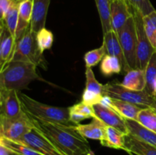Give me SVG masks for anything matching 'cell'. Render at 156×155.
<instances>
[{"instance_id":"obj_1","label":"cell","mask_w":156,"mask_h":155,"mask_svg":"<svg viewBox=\"0 0 156 155\" xmlns=\"http://www.w3.org/2000/svg\"><path fill=\"white\" fill-rule=\"evenodd\" d=\"M32 119L35 127L63 154L79 155L91 150L86 138L79 133L76 127L54 124L34 119Z\"/></svg>"},{"instance_id":"obj_2","label":"cell","mask_w":156,"mask_h":155,"mask_svg":"<svg viewBox=\"0 0 156 155\" xmlns=\"http://www.w3.org/2000/svg\"><path fill=\"white\" fill-rule=\"evenodd\" d=\"M18 95L23 109L32 119L66 126L76 127L77 126L70 120L69 108L44 104L21 92H18Z\"/></svg>"},{"instance_id":"obj_3","label":"cell","mask_w":156,"mask_h":155,"mask_svg":"<svg viewBox=\"0 0 156 155\" xmlns=\"http://www.w3.org/2000/svg\"><path fill=\"white\" fill-rule=\"evenodd\" d=\"M37 67L30 62L11 61L0 71V89L20 91L26 88L31 81L41 79Z\"/></svg>"},{"instance_id":"obj_4","label":"cell","mask_w":156,"mask_h":155,"mask_svg":"<svg viewBox=\"0 0 156 155\" xmlns=\"http://www.w3.org/2000/svg\"><path fill=\"white\" fill-rule=\"evenodd\" d=\"M43 53L37 41V33L29 27L17 40L11 61L30 62L46 68L47 63Z\"/></svg>"},{"instance_id":"obj_5","label":"cell","mask_w":156,"mask_h":155,"mask_svg":"<svg viewBox=\"0 0 156 155\" xmlns=\"http://www.w3.org/2000/svg\"><path fill=\"white\" fill-rule=\"evenodd\" d=\"M103 96L129 102L142 107H151L154 101L153 96L146 91H133L125 88L117 81L108 82L104 85Z\"/></svg>"},{"instance_id":"obj_6","label":"cell","mask_w":156,"mask_h":155,"mask_svg":"<svg viewBox=\"0 0 156 155\" xmlns=\"http://www.w3.org/2000/svg\"><path fill=\"white\" fill-rule=\"evenodd\" d=\"M117 36L128 66L130 70L135 69L137 63V38L133 15L128 19L124 26L120 29Z\"/></svg>"},{"instance_id":"obj_7","label":"cell","mask_w":156,"mask_h":155,"mask_svg":"<svg viewBox=\"0 0 156 155\" xmlns=\"http://www.w3.org/2000/svg\"><path fill=\"white\" fill-rule=\"evenodd\" d=\"M34 127L35 126L33 119L24 110L16 118H0V137L18 142Z\"/></svg>"},{"instance_id":"obj_8","label":"cell","mask_w":156,"mask_h":155,"mask_svg":"<svg viewBox=\"0 0 156 155\" xmlns=\"http://www.w3.org/2000/svg\"><path fill=\"white\" fill-rule=\"evenodd\" d=\"M136 24L137 38V63L136 68L146 70L151 57L156 50L148 39L144 30L143 16L136 10L132 9Z\"/></svg>"},{"instance_id":"obj_9","label":"cell","mask_w":156,"mask_h":155,"mask_svg":"<svg viewBox=\"0 0 156 155\" xmlns=\"http://www.w3.org/2000/svg\"><path fill=\"white\" fill-rule=\"evenodd\" d=\"M43 155H65L36 127L30 129L18 141Z\"/></svg>"},{"instance_id":"obj_10","label":"cell","mask_w":156,"mask_h":155,"mask_svg":"<svg viewBox=\"0 0 156 155\" xmlns=\"http://www.w3.org/2000/svg\"><path fill=\"white\" fill-rule=\"evenodd\" d=\"M18 92L15 90L0 89V118L14 119L24 112Z\"/></svg>"},{"instance_id":"obj_11","label":"cell","mask_w":156,"mask_h":155,"mask_svg":"<svg viewBox=\"0 0 156 155\" xmlns=\"http://www.w3.org/2000/svg\"><path fill=\"white\" fill-rule=\"evenodd\" d=\"M93 108L96 117L101 120L106 126L114 128L124 135L129 134L126 119L121 116L113 108L103 106L101 103L94 105Z\"/></svg>"},{"instance_id":"obj_12","label":"cell","mask_w":156,"mask_h":155,"mask_svg":"<svg viewBox=\"0 0 156 155\" xmlns=\"http://www.w3.org/2000/svg\"><path fill=\"white\" fill-rule=\"evenodd\" d=\"M85 78L86 83L82 94V102L91 106L100 103L104 97V85L96 79L91 68H86Z\"/></svg>"},{"instance_id":"obj_13","label":"cell","mask_w":156,"mask_h":155,"mask_svg":"<svg viewBox=\"0 0 156 155\" xmlns=\"http://www.w3.org/2000/svg\"><path fill=\"white\" fill-rule=\"evenodd\" d=\"M132 15V9L126 0H111V27L117 34Z\"/></svg>"},{"instance_id":"obj_14","label":"cell","mask_w":156,"mask_h":155,"mask_svg":"<svg viewBox=\"0 0 156 155\" xmlns=\"http://www.w3.org/2000/svg\"><path fill=\"white\" fill-rule=\"evenodd\" d=\"M100 103L103 106L113 108L126 119L135 121H137L139 112L143 108H144L129 102L111 98L107 96H104Z\"/></svg>"},{"instance_id":"obj_15","label":"cell","mask_w":156,"mask_h":155,"mask_svg":"<svg viewBox=\"0 0 156 155\" xmlns=\"http://www.w3.org/2000/svg\"><path fill=\"white\" fill-rule=\"evenodd\" d=\"M103 44L105 45V49H106L107 54L110 55V56H115V57L118 58L120 59V62H121L123 71L128 72L129 71H130V68H129L127 63H126L123 49H122L118 36H117L116 32L111 30L107 33L104 34Z\"/></svg>"},{"instance_id":"obj_16","label":"cell","mask_w":156,"mask_h":155,"mask_svg":"<svg viewBox=\"0 0 156 155\" xmlns=\"http://www.w3.org/2000/svg\"><path fill=\"white\" fill-rule=\"evenodd\" d=\"M16 40L5 26L1 25L0 32V71L10 62L15 50Z\"/></svg>"},{"instance_id":"obj_17","label":"cell","mask_w":156,"mask_h":155,"mask_svg":"<svg viewBox=\"0 0 156 155\" xmlns=\"http://www.w3.org/2000/svg\"><path fill=\"white\" fill-rule=\"evenodd\" d=\"M18 21L16 33V42L23 33L30 27L34 10V0H18Z\"/></svg>"},{"instance_id":"obj_18","label":"cell","mask_w":156,"mask_h":155,"mask_svg":"<svg viewBox=\"0 0 156 155\" xmlns=\"http://www.w3.org/2000/svg\"><path fill=\"white\" fill-rule=\"evenodd\" d=\"M125 151L129 154L156 155V147L142 140L138 139L130 134L124 136Z\"/></svg>"},{"instance_id":"obj_19","label":"cell","mask_w":156,"mask_h":155,"mask_svg":"<svg viewBox=\"0 0 156 155\" xmlns=\"http://www.w3.org/2000/svg\"><path fill=\"white\" fill-rule=\"evenodd\" d=\"M106 125L98 118L92 119V121L88 124H78L76 126V130L85 138L92 140H101L105 135Z\"/></svg>"},{"instance_id":"obj_20","label":"cell","mask_w":156,"mask_h":155,"mask_svg":"<svg viewBox=\"0 0 156 155\" xmlns=\"http://www.w3.org/2000/svg\"><path fill=\"white\" fill-rule=\"evenodd\" d=\"M50 0H34V10L30 28L37 33L45 27Z\"/></svg>"},{"instance_id":"obj_21","label":"cell","mask_w":156,"mask_h":155,"mask_svg":"<svg viewBox=\"0 0 156 155\" xmlns=\"http://www.w3.org/2000/svg\"><path fill=\"white\" fill-rule=\"evenodd\" d=\"M121 84L133 91H145L146 88V71L140 68L130 70L126 72Z\"/></svg>"},{"instance_id":"obj_22","label":"cell","mask_w":156,"mask_h":155,"mask_svg":"<svg viewBox=\"0 0 156 155\" xmlns=\"http://www.w3.org/2000/svg\"><path fill=\"white\" fill-rule=\"evenodd\" d=\"M130 135L156 147V133L146 129L135 120L126 119Z\"/></svg>"},{"instance_id":"obj_23","label":"cell","mask_w":156,"mask_h":155,"mask_svg":"<svg viewBox=\"0 0 156 155\" xmlns=\"http://www.w3.org/2000/svg\"><path fill=\"white\" fill-rule=\"evenodd\" d=\"M124 136V134L117 129L107 126L105 135L100 141L101 144L104 147L125 150Z\"/></svg>"},{"instance_id":"obj_24","label":"cell","mask_w":156,"mask_h":155,"mask_svg":"<svg viewBox=\"0 0 156 155\" xmlns=\"http://www.w3.org/2000/svg\"><path fill=\"white\" fill-rule=\"evenodd\" d=\"M69 109L70 120L74 124L78 125L87 119L95 118L93 106L88 105L84 102H80L69 107Z\"/></svg>"},{"instance_id":"obj_25","label":"cell","mask_w":156,"mask_h":155,"mask_svg":"<svg viewBox=\"0 0 156 155\" xmlns=\"http://www.w3.org/2000/svg\"><path fill=\"white\" fill-rule=\"evenodd\" d=\"M100 17L103 35L112 30L111 21V0H94Z\"/></svg>"},{"instance_id":"obj_26","label":"cell","mask_w":156,"mask_h":155,"mask_svg":"<svg viewBox=\"0 0 156 155\" xmlns=\"http://www.w3.org/2000/svg\"><path fill=\"white\" fill-rule=\"evenodd\" d=\"M100 69L104 75L109 77L114 74H120L122 68L121 62L118 58L106 54L102 59L100 65Z\"/></svg>"},{"instance_id":"obj_27","label":"cell","mask_w":156,"mask_h":155,"mask_svg":"<svg viewBox=\"0 0 156 155\" xmlns=\"http://www.w3.org/2000/svg\"><path fill=\"white\" fill-rule=\"evenodd\" d=\"M137 122L156 133V110L152 107L143 108L139 112Z\"/></svg>"},{"instance_id":"obj_28","label":"cell","mask_w":156,"mask_h":155,"mask_svg":"<svg viewBox=\"0 0 156 155\" xmlns=\"http://www.w3.org/2000/svg\"><path fill=\"white\" fill-rule=\"evenodd\" d=\"M18 21H19V15H18V0L12 6L10 10L8 12L4 22L1 25L5 26L6 28L9 30L11 34L16 40V33L18 29Z\"/></svg>"},{"instance_id":"obj_29","label":"cell","mask_w":156,"mask_h":155,"mask_svg":"<svg viewBox=\"0 0 156 155\" xmlns=\"http://www.w3.org/2000/svg\"><path fill=\"white\" fill-rule=\"evenodd\" d=\"M143 20L146 36L156 50V11L143 17Z\"/></svg>"},{"instance_id":"obj_30","label":"cell","mask_w":156,"mask_h":155,"mask_svg":"<svg viewBox=\"0 0 156 155\" xmlns=\"http://www.w3.org/2000/svg\"><path fill=\"white\" fill-rule=\"evenodd\" d=\"M0 144H3L13 151L19 153L20 155H43L42 153L36 151L25 144L17 142V141H11L2 137H0Z\"/></svg>"},{"instance_id":"obj_31","label":"cell","mask_w":156,"mask_h":155,"mask_svg":"<svg viewBox=\"0 0 156 155\" xmlns=\"http://www.w3.org/2000/svg\"><path fill=\"white\" fill-rule=\"evenodd\" d=\"M145 71L146 78V88L145 91L153 96L154 85L156 79V51L151 57Z\"/></svg>"},{"instance_id":"obj_32","label":"cell","mask_w":156,"mask_h":155,"mask_svg":"<svg viewBox=\"0 0 156 155\" xmlns=\"http://www.w3.org/2000/svg\"><path fill=\"white\" fill-rule=\"evenodd\" d=\"M106 54V49L104 44L99 48L87 52L84 56L86 68H92L95 66L98 63L102 61Z\"/></svg>"},{"instance_id":"obj_33","label":"cell","mask_w":156,"mask_h":155,"mask_svg":"<svg viewBox=\"0 0 156 155\" xmlns=\"http://www.w3.org/2000/svg\"><path fill=\"white\" fill-rule=\"evenodd\" d=\"M37 41L41 51L50 50L53 43V34L46 27L41 29L37 32Z\"/></svg>"},{"instance_id":"obj_34","label":"cell","mask_w":156,"mask_h":155,"mask_svg":"<svg viewBox=\"0 0 156 155\" xmlns=\"http://www.w3.org/2000/svg\"><path fill=\"white\" fill-rule=\"evenodd\" d=\"M131 9L136 10L145 17L156 11L150 0H126Z\"/></svg>"},{"instance_id":"obj_35","label":"cell","mask_w":156,"mask_h":155,"mask_svg":"<svg viewBox=\"0 0 156 155\" xmlns=\"http://www.w3.org/2000/svg\"><path fill=\"white\" fill-rule=\"evenodd\" d=\"M17 0H0V14H1V24L4 22L8 12Z\"/></svg>"},{"instance_id":"obj_36","label":"cell","mask_w":156,"mask_h":155,"mask_svg":"<svg viewBox=\"0 0 156 155\" xmlns=\"http://www.w3.org/2000/svg\"><path fill=\"white\" fill-rule=\"evenodd\" d=\"M0 155H20L19 153L8 148L3 144H0Z\"/></svg>"},{"instance_id":"obj_37","label":"cell","mask_w":156,"mask_h":155,"mask_svg":"<svg viewBox=\"0 0 156 155\" xmlns=\"http://www.w3.org/2000/svg\"><path fill=\"white\" fill-rule=\"evenodd\" d=\"M79 155H95V154H94V152H93L92 150H88V151L83 152V153H80V154H79Z\"/></svg>"},{"instance_id":"obj_38","label":"cell","mask_w":156,"mask_h":155,"mask_svg":"<svg viewBox=\"0 0 156 155\" xmlns=\"http://www.w3.org/2000/svg\"><path fill=\"white\" fill-rule=\"evenodd\" d=\"M151 107H152V109H155V110H156V97H154V101L153 103H152V105L151 106Z\"/></svg>"},{"instance_id":"obj_39","label":"cell","mask_w":156,"mask_h":155,"mask_svg":"<svg viewBox=\"0 0 156 155\" xmlns=\"http://www.w3.org/2000/svg\"><path fill=\"white\" fill-rule=\"evenodd\" d=\"M153 97H156V79H155V85H154Z\"/></svg>"}]
</instances>
